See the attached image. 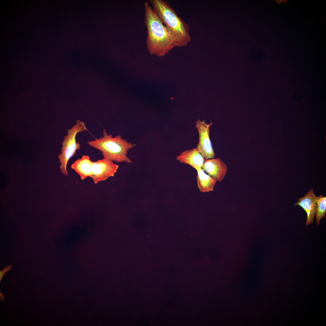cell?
Masks as SVG:
<instances>
[{"mask_svg": "<svg viewBox=\"0 0 326 326\" xmlns=\"http://www.w3.org/2000/svg\"><path fill=\"white\" fill-rule=\"evenodd\" d=\"M207 174L217 181L221 182L226 174L228 168L219 158L206 160L202 168Z\"/></svg>", "mask_w": 326, "mask_h": 326, "instance_id": "52a82bcc", "label": "cell"}, {"mask_svg": "<svg viewBox=\"0 0 326 326\" xmlns=\"http://www.w3.org/2000/svg\"><path fill=\"white\" fill-rule=\"evenodd\" d=\"M152 7L174 40L177 47L187 46L192 40L190 27L167 1L151 0Z\"/></svg>", "mask_w": 326, "mask_h": 326, "instance_id": "7a4b0ae2", "label": "cell"}, {"mask_svg": "<svg viewBox=\"0 0 326 326\" xmlns=\"http://www.w3.org/2000/svg\"><path fill=\"white\" fill-rule=\"evenodd\" d=\"M93 162L89 156L83 155L72 164L71 168L79 174L81 179L84 180L88 177H91Z\"/></svg>", "mask_w": 326, "mask_h": 326, "instance_id": "30bf717a", "label": "cell"}, {"mask_svg": "<svg viewBox=\"0 0 326 326\" xmlns=\"http://www.w3.org/2000/svg\"><path fill=\"white\" fill-rule=\"evenodd\" d=\"M0 299L3 302L4 300V297H2L3 296L0 293Z\"/></svg>", "mask_w": 326, "mask_h": 326, "instance_id": "5bb4252c", "label": "cell"}, {"mask_svg": "<svg viewBox=\"0 0 326 326\" xmlns=\"http://www.w3.org/2000/svg\"><path fill=\"white\" fill-rule=\"evenodd\" d=\"M326 213V197L320 195L316 197V209L315 214L316 223L318 225Z\"/></svg>", "mask_w": 326, "mask_h": 326, "instance_id": "7c38bea8", "label": "cell"}, {"mask_svg": "<svg viewBox=\"0 0 326 326\" xmlns=\"http://www.w3.org/2000/svg\"><path fill=\"white\" fill-rule=\"evenodd\" d=\"M12 267L11 266H8L6 267L4 269L2 270H1L0 271V282H1V280L3 278L6 272L9 271L11 268Z\"/></svg>", "mask_w": 326, "mask_h": 326, "instance_id": "4fadbf2b", "label": "cell"}, {"mask_svg": "<svg viewBox=\"0 0 326 326\" xmlns=\"http://www.w3.org/2000/svg\"><path fill=\"white\" fill-rule=\"evenodd\" d=\"M316 197L314 189L312 188L304 197L299 198V201L294 204L295 206L299 205L302 207L306 212L307 214L306 223L307 226L313 222L314 218L316 213Z\"/></svg>", "mask_w": 326, "mask_h": 326, "instance_id": "ba28073f", "label": "cell"}, {"mask_svg": "<svg viewBox=\"0 0 326 326\" xmlns=\"http://www.w3.org/2000/svg\"><path fill=\"white\" fill-rule=\"evenodd\" d=\"M87 130L85 123L78 120L75 125L67 130V135L64 136L62 143L61 153L59 154L58 158L60 163L59 168L61 172L66 176L69 174L67 170L68 163L75 154L77 150H79L81 148L80 143L76 142V136L80 132Z\"/></svg>", "mask_w": 326, "mask_h": 326, "instance_id": "277c9868", "label": "cell"}, {"mask_svg": "<svg viewBox=\"0 0 326 326\" xmlns=\"http://www.w3.org/2000/svg\"><path fill=\"white\" fill-rule=\"evenodd\" d=\"M119 167L113 161L104 158L93 161L91 177L94 183L97 184L113 176Z\"/></svg>", "mask_w": 326, "mask_h": 326, "instance_id": "8992f818", "label": "cell"}, {"mask_svg": "<svg viewBox=\"0 0 326 326\" xmlns=\"http://www.w3.org/2000/svg\"><path fill=\"white\" fill-rule=\"evenodd\" d=\"M197 171V186L200 191L203 193L213 191L217 181L207 174L202 168Z\"/></svg>", "mask_w": 326, "mask_h": 326, "instance_id": "8fae6325", "label": "cell"}, {"mask_svg": "<svg viewBox=\"0 0 326 326\" xmlns=\"http://www.w3.org/2000/svg\"><path fill=\"white\" fill-rule=\"evenodd\" d=\"M144 7L147 49L151 54L164 56L177 47L176 44L166 27L148 2L144 3Z\"/></svg>", "mask_w": 326, "mask_h": 326, "instance_id": "6da1fadb", "label": "cell"}, {"mask_svg": "<svg viewBox=\"0 0 326 326\" xmlns=\"http://www.w3.org/2000/svg\"><path fill=\"white\" fill-rule=\"evenodd\" d=\"M196 123L199 135L197 149L205 160L214 158L215 154L210 139L209 130L213 123L207 124L204 120L201 121L200 120H197Z\"/></svg>", "mask_w": 326, "mask_h": 326, "instance_id": "5b68a950", "label": "cell"}, {"mask_svg": "<svg viewBox=\"0 0 326 326\" xmlns=\"http://www.w3.org/2000/svg\"><path fill=\"white\" fill-rule=\"evenodd\" d=\"M103 136L88 141L87 144L101 152L104 158L117 162H132L127 156L129 150L136 145L128 142L120 135L113 137L104 129Z\"/></svg>", "mask_w": 326, "mask_h": 326, "instance_id": "3957f363", "label": "cell"}, {"mask_svg": "<svg viewBox=\"0 0 326 326\" xmlns=\"http://www.w3.org/2000/svg\"><path fill=\"white\" fill-rule=\"evenodd\" d=\"M176 159L180 163L187 164L197 170L202 168L205 160L197 148L182 152Z\"/></svg>", "mask_w": 326, "mask_h": 326, "instance_id": "9c48e42d", "label": "cell"}]
</instances>
